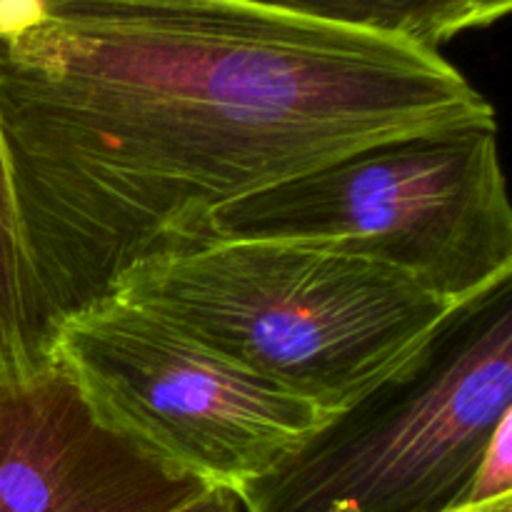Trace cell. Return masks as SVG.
Wrapping results in <instances>:
<instances>
[{
	"instance_id": "8",
	"label": "cell",
	"mask_w": 512,
	"mask_h": 512,
	"mask_svg": "<svg viewBox=\"0 0 512 512\" xmlns=\"http://www.w3.org/2000/svg\"><path fill=\"white\" fill-rule=\"evenodd\" d=\"M288 13L440 50L468 30L488 28L480 0H255Z\"/></svg>"
},
{
	"instance_id": "2",
	"label": "cell",
	"mask_w": 512,
	"mask_h": 512,
	"mask_svg": "<svg viewBox=\"0 0 512 512\" xmlns=\"http://www.w3.org/2000/svg\"><path fill=\"white\" fill-rule=\"evenodd\" d=\"M110 295L328 415L403 373L460 308L383 263L280 240L160 255Z\"/></svg>"
},
{
	"instance_id": "6",
	"label": "cell",
	"mask_w": 512,
	"mask_h": 512,
	"mask_svg": "<svg viewBox=\"0 0 512 512\" xmlns=\"http://www.w3.org/2000/svg\"><path fill=\"white\" fill-rule=\"evenodd\" d=\"M210 488L110 425L58 360L0 383V512H178Z\"/></svg>"
},
{
	"instance_id": "1",
	"label": "cell",
	"mask_w": 512,
	"mask_h": 512,
	"mask_svg": "<svg viewBox=\"0 0 512 512\" xmlns=\"http://www.w3.org/2000/svg\"><path fill=\"white\" fill-rule=\"evenodd\" d=\"M0 120L55 330L235 200L498 113L440 50L255 0H45L0 43Z\"/></svg>"
},
{
	"instance_id": "11",
	"label": "cell",
	"mask_w": 512,
	"mask_h": 512,
	"mask_svg": "<svg viewBox=\"0 0 512 512\" xmlns=\"http://www.w3.org/2000/svg\"><path fill=\"white\" fill-rule=\"evenodd\" d=\"M178 512H245V510L235 490L210 488L208 493H203L198 500H193V503L185 505V508Z\"/></svg>"
},
{
	"instance_id": "12",
	"label": "cell",
	"mask_w": 512,
	"mask_h": 512,
	"mask_svg": "<svg viewBox=\"0 0 512 512\" xmlns=\"http://www.w3.org/2000/svg\"><path fill=\"white\" fill-rule=\"evenodd\" d=\"M448 512H512V495L510 498H500L495 503L485 505H460V508H453Z\"/></svg>"
},
{
	"instance_id": "5",
	"label": "cell",
	"mask_w": 512,
	"mask_h": 512,
	"mask_svg": "<svg viewBox=\"0 0 512 512\" xmlns=\"http://www.w3.org/2000/svg\"><path fill=\"white\" fill-rule=\"evenodd\" d=\"M53 360L120 433L235 493L333 418L118 295L65 315Z\"/></svg>"
},
{
	"instance_id": "4",
	"label": "cell",
	"mask_w": 512,
	"mask_h": 512,
	"mask_svg": "<svg viewBox=\"0 0 512 512\" xmlns=\"http://www.w3.org/2000/svg\"><path fill=\"white\" fill-rule=\"evenodd\" d=\"M512 415V280L238 493L245 512H448Z\"/></svg>"
},
{
	"instance_id": "7",
	"label": "cell",
	"mask_w": 512,
	"mask_h": 512,
	"mask_svg": "<svg viewBox=\"0 0 512 512\" xmlns=\"http://www.w3.org/2000/svg\"><path fill=\"white\" fill-rule=\"evenodd\" d=\"M53 333L0 120V383L25 380L43 370L53 360Z\"/></svg>"
},
{
	"instance_id": "9",
	"label": "cell",
	"mask_w": 512,
	"mask_h": 512,
	"mask_svg": "<svg viewBox=\"0 0 512 512\" xmlns=\"http://www.w3.org/2000/svg\"><path fill=\"white\" fill-rule=\"evenodd\" d=\"M512 495V415L498 425L485 445L473 480L460 505H485Z\"/></svg>"
},
{
	"instance_id": "10",
	"label": "cell",
	"mask_w": 512,
	"mask_h": 512,
	"mask_svg": "<svg viewBox=\"0 0 512 512\" xmlns=\"http://www.w3.org/2000/svg\"><path fill=\"white\" fill-rule=\"evenodd\" d=\"M43 15L45 0H0V43H10L38 28Z\"/></svg>"
},
{
	"instance_id": "3",
	"label": "cell",
	"mask_w": 512,
	"mask_h": 512,
	"mask_svg": "<svg viewBox=\"0 0 512 512\" xmlns=\"http://www.w3.org/2000/svg\"><path fill=\"white\" fill-rule=\"evenodd\" d=\"M210 240L340 250L465 305L512 280L498 125L370 145L225 205L210 220Z\"/></svg>"
}]
</instances>
